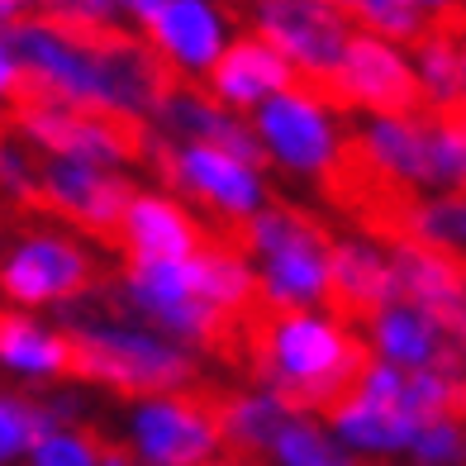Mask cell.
<instances>
[{
    "label": "cell",
    "mask_w": 466,
    "mask_h": 466,
    "mask_svg": "<svg viewBox=\"0 0 466 466\" xmlns=\"http://www.w3.org/2000/svg\"><path fill=\"white\" fill-rule=\"evenodd\" d=\"M10 44L25 67L29 96H44L72 110L110 115L119 124H147L172 76L147 53L143 38L110 29V34H76L44 15H29L10 29Z\"/></svg>",
    "instance_id": "cell-1"
},
{
    "label": "cell",
    "mask_w": 466,
    "mask_h": 466,
    "mask_svg": "<svg viewBox=\"0 0 466 466\" xmlns=\"http://www.w3.org/2000/svg\"><path fill=\"white\" fill-rule=\"evenodd\" d=\"M248 362L258 386L277 390L300 414H329L367 367V343L338 309H286L252 329Z\"/></svg>",
    "instance_id": "cell-2"
},
{
    "label": "cell",
    "mask_w": 466,
    "mask_h": 466,
    "mask_svg": "<svg viewBox=\"0 0 466 466\" xmlns=\"http://www.w3.org/2000/svg\"><path fill=\"white\" fill-rule=\"evenodd\" d=\"M62 333L72 343V376H81L86 386L115 390L124 400L186 390L200 371L190 348H181L177 338L157 333L153 324H143L115 305L96 309L67 305Z\"/></svg>",
    "instance_id": "cell-3"
},
{
    "label": "cell",
    "mask_w": 466,
    "mask_h": 466,
    "mask_svg": "<svg viewBox=\"0 0 466 466\" xmlns=\"http://www.w3.org/2000/svg\"><path fill=\"white\" fill-rule=\"evenodd\" d=\"M243 228V252L258 277V305L267 314L329 305V233L295 205H262Z\"/></svg>",
    "instance_id": "cell-4"
},
{
    "label": "cell",
    "mask_w": 466,
    "mask_h": 466,
    "mask_svg": "<svg viewBox=\"0 0 466 466\" xmlns=\"http://www.w3.org/2000/svg\"><path fill=\"white\" fill-rule=\"evenodd\" d=\"M248 129L262 167H277L295 181H333L348 167L343 110L324 86H309V81H295L262 100L248 115Z\"/></svg>",
    "instance_id": "cell-5"
},
{
    "label": "cell",
    "mask_w": 466,
    "mask_h": 466,
    "mask_svg": "<svg viewBox=\"0 0 466 466\" xmlns=\"http://www.w3.org/2000/svg\"><path fill=\"white\" fill-rule=\"evenodd\" d=\"M100 277V258L72 228H29L0 258V295L15 309H67L86 300Z\"/></svg>",
    "instance_id": "cell-6"
},
{
    "label": "cell",
    "mask_w": 466,
    "mask_h": 466,
    "mask_svg": "<svg viewBox=\"0 0 466 466\" xmlns=\"http://www.w3.org/2000/svg\"><path fill=\"white\" fill-rule=\"evenodd\" d=\"M324 423H329V433L338 438V448H343L357 466L405 457L410 438L419 433V414L410 410V400H405V371H395V367L371 362L367 357L357 386L324 414Z\"/></svg>",
    "instance_id": "cell-7"
},
{
    "label": "cell",
    "mask_w": 466,
    "mask_h": 466,
    "mask_svg": "<svg viewBox=\"0 0 466 466\" xmlns=\"http://www.w3.org/2000/svg\"><path fill=\"white\" fill-rule=\"evenodd\" d=\"M162 172L172 196L186 205H200L219 224H248L262 205H271L267 167L248 162L228 147L215 143H167L162 147Z\"/></svg>",
    "instance_id": "cell-8"
},
{
    "label": "cell",
    "mask_w": 466,
    "mask_h": 466,
    "mask_svg": "<svg viewBox=\"0 0 466 466\" xmlns=\"http://www.w3.org/2000/svg\"><path fill=\"white\" fill-rule=\"evenodd\" d=\"M124 15L138 25V38L162 62V72L190 86L205 81L215 57L238 34L224 0H134Z\"/></svg>",
    "instance_id": "cell-9"
},
{
    "label": "cell",
    "mask_w": 466,
    "mask_h": 466,
    "mask_svg": "<svg viewBox=\"0 0 466 466\" xmlns=\"http://www.w3.org/2000/svg\"><path fill=\"white\" fill-rule=\"evenodd\" d=\"M124 448L138 466H200L224 452L215 400L167 390L143 395L124 414Z\"/></svg>",
    "instance_id": "cell-10"
},
{
    "label": "cell",
    "mask_w": 466,
    "mask_h": 466,
    "mask_svg": "<svg viewBox=\"0 0 466 466\" xmlns=\"http://www.w3.org/2000/svg\"><path fill=\"white\" fill-rule=\"evenodd\" d=\"M10 119H15V138H25L38 157L124 172L138 153V138H134L129 124H119L110 115L72 110V105H57V100H44V96H25L10 110Z\"/></svg>",
    "instance_id": "cell-11"
},
{
    "label": "cell",
    "mask_w": 466,
    "mask_h": 466,
    "mask_svg": "<svg viewBox=\"0 0 466 466\" xmlns=\"http://www.w3.org/2000/svg\"><path fill=\"white\" fill-rule=\"evenodd\" d=\"M110 305L153 324L157 333L177 338L181 348L200 352L224 338V319L205 309L190 290L186 262H124V277L110 290Z\"/></svg>",
    "instance_id": "cell-12"
},
{
    "label": "cell",
    "mask_w": 466,
    "mask_h": 466,
    "mask_svg": "<svg viewBox=\"0 0 466 466\" xmlns=\"http://www.w3.org/2000/svg\"><path fill=\"white\" fill-rule=\"evenodd\" d=\"M248 29L277 48L290 72L309 86H329V76L343 57L352 19L333 0H252Z\"/></svg>",
    "instance_id": "cell-13"
},
{
    "label": "cell",
    "mask_w": 466,
    "mask_h": 466,
    "mask_svg": "<svg viewBox=\"0 0 466 466\" xmlns=\"http://www.w3.org/2000/svg\"><path fill=\"white\" fill-rule=\"evenodd\" d=\"M338 110L357 115H410L419 110V86H414V62L405 44H390L380 34L352 29L343 57L329 76V86Z\"/></svg>",
    "instance_id": "cell-14"
},
{
    "label": "cell",
    "mask_w": 466,
    "mask_h": 466,
    "mask_svg": "<svg viewBox=\"0 0 466 466\" xmlns=\"http://www.w3.org/2000/svg\"><path fill=\"white\" fill-rule=\"evenodd\" d=\"M362 343L371 362H386L395 371H452L466 390V352L452 343L433 309H423L405 295H395L362 319Z\"/></svg>",
    "instance_id": "cell-15"
},
{
    "label": "cell",
    "mask_w": 466,
    "mask_h": 466,
    "mask_svg": "<svg viewBox=\"0 0 466 466\" xmlns=\"http://www.w3.org/2000/svg\"><path fill=\"white\" fill-rule=\"evenodd\" d=\"M134 186L124 172H110V167H86V162H57L44 157L38 162V186L34 200L53 209L57 219H67L81 233H96V238H115L119 215L129 205Z\"/></svg>",
    "instance_id": "cell-16"
},
{
    "label": "cell",
    "mask_w": 466,
    "mask_h": 466,
    "mask_svg": "<svg viewBox=\"0 0 466 466\" xmlns=\"http://www.w3.org/2000/svg\"><path fill=\"white\" fill-rule=\"evenodd\" d=\"M348 157L386 190H429V115H362V129L348 138Z\"/></svg>",
    "instance_id": "cell-17"
},
{
    "label": "cell",
    "mask_w": 466,
    "mask_h": 466,
    "mask_svg": "<svg viewBox=\"0 0 466 466\" xmlns=\"http://www.w3.org/2000/svg\"><path fill=\"white\" fill-rule=\"evenodd\" d=\"M115 238L124 243L129 262H186L205 243V228L196 209L177 200L172 190H134Z\"/></svg>",
    "instance_id": "cell-18"
},
{
    "label": "cell",
    "mask_w": 466,
    "mask_h": 466,
    "mask_svg": "<svg viewBox=\"0 0 466 466\" xmlns=\"http://www.w3.org/2000/svg\"><path fill=\"white\" fill-rule=\"evenodd\" d=\"M295 81L300 76L290 72V62L271 48L267 38H258L252 29H238L228 38V48L215 57V67L205 72V96L248 119L262 100L295 86Z\"/></svg>",
    "instance_id": "cell-19"
},
{
    "label": "cell",
    "mask_w": 466,
    "mask_h": 466,
    "mask_svg": "<svg viewBox=\"0 0 466 466\" xmlns=\"http://www.w3.org/2000/svg\"><path fill=\"white\" fill-rule=\"evenodd\" d=\"M395 262L390 243L371 238V233H348V238H329V305L352 319H367L371 309L395 300Z\"/></svg>",
    "instance_id": "cell-20"
},
{
    "label": "cell",
    "mask_w": 466,
    "mask_h": 466,
    "mask_svg": "<svg viewBox=\"0 0 466 466\" xmlns=\"http://www.w3.org/2000/svg\"><path fill=\"white\" fill-rule=\"evenodd\" d=\"M153 124L162 129L167 143H215V147H228V153H238L248 162H262L248 119L224 110L219 100L205 96V86H190V81H172V86L162 91Z\"/></svg>",
    "instance_id": "cell-21"
},
{
    "label": "cell",
    "mask_w": 466,
    "mask_h": 466,
    "mask_svg": "<svg viewBox=\"0 0 466 466\" xmlns=\"http://www.w3.org/2000/svg\"><path fill=\"white\" fill-rule=\"evenodd\" d=\"M0 371H10L25 386H53L72 376V343L62 324L25 309H0Z\"/></svg>",
    "instance_id": "cell-22"
},
{
    "label": "cell",
    "mask_w": 466,
    "mask_h": 466,
    "mask_svg": "<svg viewBox=\"0 0 466 466\" xmlns=\"http://www.w3.org/2000/svg\"><path fill=\"white\" fill-rule=\"evenodd\" d=\"M186 277L190 290L205 309H215L219 319H243V314L258 309V277H252V262L243 248L233 243H200L186 258Z\"/></svg>",
    "instance_id": "cell-23"
},
{
    "label": "cell",
    "mask_w": 466,
    "mask_h": 466,
    "mask_svg": "<svg viewBox=\"0 0 466 466\" xmlns=\"http://www.w3.org/2000/svg\"><path fill=\"white\" fill-rule=\"evenodd\" d=\"M295 414L300 410H290V400H281L277 390H267V386H243V390L215 400L224 452L228 457H248V461L267 457L271 442H277V433Z\"/></svg>",
    "instance_id": "cell-24"
},
{
    "label": "cell",
    "mask_w": 466,
    "mask_h": 466,
    "mask_svg": "<svg viewBox=\"0 0 466 466\" xmlns=\"http://www.w3.org/2000/svg\"><path fill=\"white\" fill-rule=\"evenodd\" d=\"M395 228L405 243L466 262V190H423V196H410L395 215Z\"/></svg>",
    "instance_id": "cell-25"
},
{
    "label": "cell",
    "mask_w": 466,
    "mask_h": 466,
    "mask_svg": "<svg viewBox=\"0 0 466 466\" xmlns=\"http://www.w3.org/2000/svg\"><path fill=\"white\" fill-rule=\"evenodd\" d=\"M461 44H466L461 34L438 29V25L423 29L419 44H410L419 110H429V115H457L461 110Z\"/></svg>",
    "instance_id": "cell-26"
},
{
    "label": "cell",
    "mask_w": 466,
    "mask_h": 466,
    "mask_svg": "<svg viewBox=\"0 0 466 466\" xmlns=\"http://www.w3.org/2000/svg\"><path fill=\"white\" fill-rule=\"evenodd\" d=\"M267 461L271 466H357L338 448V438L329 433V423L319 414H295L271 442Z\"/></svg>",
    "instance_id": "cell-27"
},
{
    "label": "cell",
    "mask_w": 466,
    "mask_h": 466,
    "mask_svg": "<svg viewBox=\"0 0 466 466\" xmlns=\"http://www.w3.org/2000/svg\"><path fill=\"white\" fill-rule=\"evenodd\" d=\"M429 190H466V119L461 115H429Z\"/></svg>",
    "instance_id": "cell-28"
},
{
    "label": "cell",
    "mask_w": 466,
    "mask_h": 466,
    "mask_svg": "<svg viewBox=\"0 0 466 466\" xmlns=\"http://www.w3.org/2000/svg\"><path fill=\"white\" fill-rule=\"evenodd\" d=\"M53 429L44 405L29 395H15V390H0V466H15L25 461L29 448Z\"/></svg>",
    "instance_id": "cell-29"
},
{
    "label": "cell",
    "mask_w": 466,
    "mask_h": 466,
    "mask_svg": "<svg viewBox=\"0 0 466 466\" xmlns=\"http://www.w3.org/2000/svg\"><path fill=\"white\" fill-rule=\"evenodd\" d=\"M405 457L414 466H466V410H448L419 423Z\"/></svg>",
    "instance_id": "cell-30"
},
{
    "label": "cell",
    "mask_w": 466,
    "mask_h": 466,
    "mask_svg": "<svg viewBox=\"0 0 466 466\" xmlns=\"http://www.w3.org/2000/svg\"><path fill=\"white\" fill-rule=\"evenodd\" d=\"M25 466H100V433L86 423H57L29 448Z\"/></svg>",
    "instance_id": "cell-31"
},
{
    "label": "cell",
    "mask_w": 466,
    "mask_h": 466,
    "mask_svg": "<svg viewBox=\"0 0 466 466\" xmlns=\"http://www.w3.org/2000/svg\"><path fill=\"white\" fill-rule=\"evenodd\" d=\"M38 5H44V19H53L62 29H76V34H110L124 19L115 0H38Z\"/></svg>",
    "instance_id": "cell-32"
},
{
    "label": "cell",
    "mask_w": 466,
    "mask_h": 466,
    "mask_svg": "<svg viewBox=\"0 0 466 466\" xmlns=\"http://www.w3.org/2000/svg\"><path fill=\"white\" fill-rule=\"evenodd\" d=\"M38 162H44V157H38L25 138L0 134V196H10V200H34Z\"/></svg>",
    "instance_id": "cell-33"
},
{
    "label": "cell",
    "mask_w": 466,
    "mask_h": 466,
    "mask_svg": "<svg viewBox=\"0 0 466 466\" xmlns=\"http://www.w3.org/2000/svg\"><path fill=\"white\" fill-rule=\"evenodd\" d=\"M25 96H29L25 67H19V53H15V44H10V29H0V105H5V110H15Z\"/></svg>",
    "instance_id": "cell-34"
},
{
    "label": "cell",
    "mask_w": 466,
    "mask_h": 466,
    "mask_svg": "<svg viewBox=\"0 0 466 466\" xmlns=\"http://www.w3.org/2000/svg\"><path fill=\"white\" fill-rule=\"evenodd\" d=\"M410 5H414L423 19H429V25H433V19H448V15H457V10H461V0H410Z\"/></svg>",
    "instance_id": "cell-35"
},
{
    "label": "cell",
    "mask_w": 466,
    "mask_h": 466,
    "mask_svg": "<svg viewBox=\"0 0 466 466\" xmlns=\"http://www.w3.org/2000/svg\"><path fill=\"white\" fill-rule=\"evenodd\" d=\"M100 466H138V461L129 457V448H124V442H105V438H100Z\"/></svg>",
    "instance_id": "cell-36"
},
{
    "label": "cell",
    "mask_w": 466,
    "mask_h": 466,
    "mask_svg": "<svg viewBox=\"0 0 466 466\" xmlns=\"http://www.w3.org/2000/svg\"><path fill=\"white\" fill-rule=\"evenodd\" d=\"M200 466H258V461H248V457H228V452H219V457H209V461H200Z\"/></svg>",
    "instance_id": "cell-37"
},
{
    "label": "cell",
    "mask_w": 466,
    "mask_h": 466,
    "mask_svg": "<svg viewBox=\"0 0 466 466\" xmlns=\"http://www.w3.org/2000/svg\"><path fill=\"white\" fill-rule=\"evenodd\" d=\"M461 110H466V44H461Z\"/></svg>",
    "instance_id": "cell-38"
},
{
    "label": "cell",
    "mask_w": 466,
    "mask_h": 466,
    "mask_svg": "<svg viewBox=\"0 0 466 466\" xmlns=\"http://www.w3.org/2000/svg\"><path fill=\"white\" fill-rule=\"evenodd\" d=\"M115 5H119V10H129V5H134V0H115Z\"/></svg>",
    "instance_id": "cell-39"
},
{
    "label": "cell",
    "mask_w": 466,
    "mask_h": 466,
    "mask_svg": "<svg viewBox=\"0 0 466 466\" xmlns=\"http://www.w3.org/2000/svg\"><path fill=\"white\" fill-rule=\"evenodd\" d=\"M367 466H390V461H367Z\"/></svg>",
    "instance_id": "cell-40"
},
{
    "label": "cell",
    "mask_w": 466,
    "mask_h": 466,
    "mask_svg": "<svg viewBox=\"0 0 466 466\" xmlns=\"http://www.w3.org/2000/svg\"><path fill=\"white\" fill-rule=\"evenodd\" d=\"M461 119H466V115H461Z\"/></svg>",
    "instance_id": "cell-41"
}]
</instances>
